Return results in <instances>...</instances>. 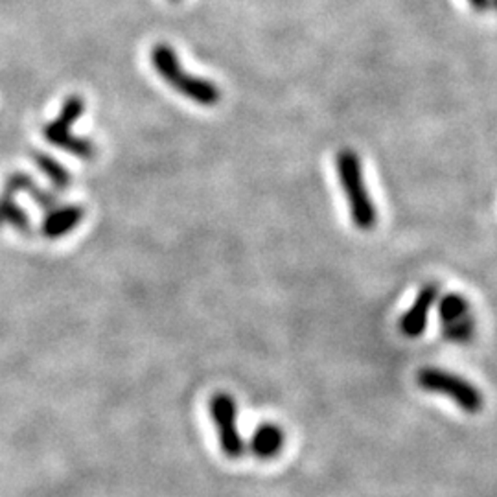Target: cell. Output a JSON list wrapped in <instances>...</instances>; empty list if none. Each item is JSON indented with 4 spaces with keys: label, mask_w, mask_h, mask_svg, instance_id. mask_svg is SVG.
Returning a JSON list of instances; mask_svg holds the SVG:
<instances>
[{
    "label": "cell",
    "mask_w": 497,
    "mask_h": 497,
    "mask_svg": "<svg viewBox=\"0 0 497 497\" xmlns=\"http://www.w3.org/2000/svg\"><path fill=\"white\" fill-rule=\"evenodd\" d=\"M336 171L348 203L352 223L360 231H372L378 223V210L365 183L360 155L352 150L339 152L336 159Z\"/></svg>",
    "instance_id": "1"
},
{
    "label": "cell",
    "mask_w": 497,
    "mask_h": 497,
    "mask_svg": "<svg viewBox=\"0 0 497 497\" xmlns=\"http://www.w3.org/2000/svg\"><path fill=\"white\" fill-rule=\"evenodd\" d=\"M152 65L155 66L157 74L175 91L188 98L190 101L203 105V108H214L222 100V91L216 83L208 80L192 76L188 70L179 63L175 50L170 45L159 43L153 47L152 54Z\"/></svg>",
    "instance_id": "2"
},
{
    "label": "cell",
    "mask_w": 497,
    "mask_h": 497,
    "mask_svg": "<svg viewBox=\"0 0 497 497\" xmlns=\"http://www.w3.org/2000/svg\"><path fill=\"white\" fill-rule=\"evenodd\" d=\"M416 385L430 395L446 397L468 414H477L484 407V397L477 385L463 376L439 367L420 369L416 374Z\"/></svg>",
    "instance_id": "3"
},
{
    "label": "cell",
    "mask_w": 497,
    "mask_h": 497,
    "mask_svg": "<svg viewBox=\"0 0 497 497\" xmlns=\"http://www.w3.org/2000/svg\"><path fill=\"white\" fill-rule=\"evenodd\" d=\"M83 113H85V100L82 96H68L63 103L57 118L48 126H45L43 135L52 146L74 157L89 161L96 155V148L92 142L70 133V127L83 117Z\"/></svg>",
    "instance_id": "4"
},
{
    "label": "cell",
    "mask_w": 497,
    "mask_h": 497,
    "mask_svg": "<svg viewBox=\"0 0 497 497\" xmlns=\"http://www.w3.org/2000/svg\"><path fill=\"white\" fill-rule=\"evenodd\" d=\"M440 332L446 341L466 346L475 339L477 321L468 299L460 293H446L439 301Z\"/></svg>",
    "instance_id": "5"
},
{
    "label": "cell",
    "mask_w": 497,
    "mask_h": 497,
    "mask_svg": "<svg viewBox=\"0 0 497 497\" xmlns=\"http://www.w3.org/2000/svg\"><path fill=\"white\" fill-rule=\"evenodd\" d=\"M208 413L216 425L220 448L227 458H240L245 453V442L238 428V405L232 395L216 393L208 402Z\"/></svg>",
    "instance_id": "6"
},
{
    "label": "cell",
    "mask_w": 497,
    "mask_h": 497,
    "mask_svg": "<svg viewBox=\"0 0 497 497\" xmlns=\"http://www.w3.org/2000/svg\"><path fill=\"white\" fill-rule=\"evenodd\" d=\"M440 295V288L439 283L430 282L422 286L413 301V304L409 306V310L400 317L398 321V328L402 332V336L414 339L420 337L425 328H428V318L432 313V308L437 304Z\"/></svg>",
    "instance_id": "7"
},
{
    "label": "cell",
    "mask_w": 497,
    "mask_h": 497,
    "mask_svg": "<svg viewBox=\"0 0 497 497\" xmlns=\"http://www.w3.org/2000/svg\"><path fill=\"white\" fill-rule=\"evenodd\" d=\"M85 210L82 205H65L52 208L43 220L41 232L48 240H59L73 232L83 222Z\"/></svg>",
    "instance_id": "8"
},
{
    "label": "cell",
    "mask_w": 497,
    "mask_h": 497,
    "mask_svg": "<svg viewBox=\"0 0 497 497\" xmlns=\"http://www.w3.org/2000/svg\"><path fill=\"white\" fill-rule=\"evenodd\" d=\"M283 446H286V432L275 422L260 423L251 437V442H248L253 455L260 460L276 458Z\"/></svg>",
    "instance_id": "9"
},
{
    "label": "cell",
    "mask_w": 497,
    "mask_h": 497,
    "mask_svg": "<svg viewBox=\"0 0 497 497\" xmlns=\"http://www.w3.org/2000/svg\"><path fill=\"white\" fill-rule=\"evenodd\" d=\"M31 157H33L35 166H38L47 175V179L52 183V187L56 190H66L70 187L73 177H70V171L61 162H57L54 157L41 153V152L31 153Z\"/></svg>",
    "instance_id": "10"
},
{
    "label": "cell",
    "mask_w": 497,
    "mask_h": 497,
    "mask_svg": "<svg viewBox=\"0 0 497 497\" xmlns=\"http://www.w3.org/2000/svg\"><path fill=\"white\" fill-rule=\"evenodd\" d=\"M0 216H3V222L12 225L19 232H30V218L24 212V208L13 199L10 194L0 196Z\"/></svg>",
    "instance_id": "11"
},
{
    "label": "cell",
    "mask_w": 497,
    "mask_h": 497,
    "mask_svg": "<svg viewBox=\"0 0 497 497\" xmlns=\"http://www.w3.org/2000/svg\"><path fill=\"white\" fill-rule=\"evenodd\" d=\"M33 185H35V181H33L31 175H28L24 171H15V173L6 177L4 192L10 194V196H15V194H21V192L28 194Z\"/></svg>",
    "instance_id": "12"
},
{
    "label": "cell",
    "mask_w": 497,
    "mask_h": 497,
    "mask_svg": "<svg viewBox=\"0 0 497 497\" xmlns=\"http://www.w3.org/2000/svg\"><path fill=\"white\" fill-rule=\"evenodd\" d=\"M28 196H30L35 203H38V206L43 208V210H48V212H50L52 208L57 206V196L52 194V192H48V190H45V188H41L38 183H35V185L31 187V190L28 192Z\"/></svg>",
    "instance_id": "13"
},
{
    "label": "cell",
    "mask_w": 497,
    "mask_h": 497,
    "mask_svg": "<svg viewBox=\"0 0 497 497\" xmlns=\"http://www.w3.org/2000/svg\"><path fill=\"white\" fill-rule=\"evenodd\" d=\"M468 4H470L475 12L484 13L486 10H490V6H492V0H468Z\"/></svg>",
    "instance_id": "14"
},
{
    "label": "cell",
    "mask_w": 497,
    "mask_h": 497,
    "mask_svg": "<svg viewBox=\"0 0 497 497\" xmlns=\"http://www.w3.org/2000/svg\"><path fill=\"white\" fill-rule=\"evenodd\" d=\"M492 4L497 8V0H492Z\"/></svg>",
    "instance_id": "15"
},
{
    "label": "cell",
    "mask_w": 497,
    "mask_h": 497,
    "mask_svg": "<svg viewBox=\"0 0 497 497\" xmlns=\"http://www.w3.org/2000/svg\"><path fill=\"white\" fill-rule=\"evenodd\" d=\"M3 223H4V222H3V216H0V227H3Z\"/></svg>",
    "instance_id": "16"
}]
</instances>
